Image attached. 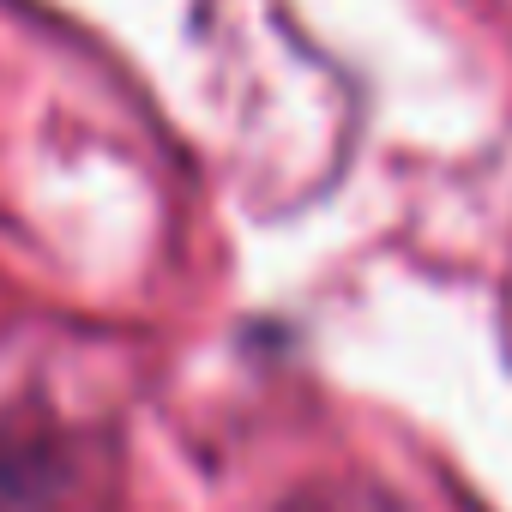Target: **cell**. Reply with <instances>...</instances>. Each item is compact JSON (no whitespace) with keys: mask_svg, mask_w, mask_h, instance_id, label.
<instances>
[{"mask_svg":"<svg viewBox=\"0 0 512 512\" xmlns=\"http://www.w3.org/2000/svg\"><path fill=\"white\" fill-rule=\"evenodd\" d=\"M0 512H49V476H43V458L0 452Z\"/></svg>","mask_w":512,"mask_h":512,"instance_id":"cell-1","label":"cell"}]
</instances>
